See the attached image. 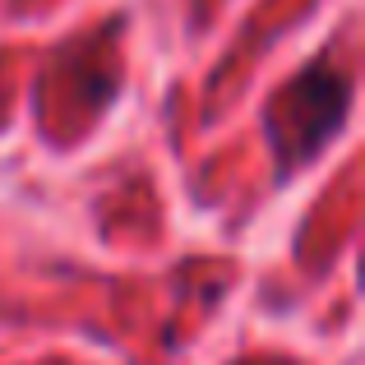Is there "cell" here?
Masks as SVG:
<instances>
[{
  "mask_svg": "<svg viewBox=\"0 0 365 365\" xmlns=\"http://www.w3.org/2000/svg\"><path fill=\"white\" fill-rule=\"evenodd\" d=\"M351 111V79L333 61H314L301 70L268 107V139L277 153V171L292 176L305 162H314Z\"/></svg>",
  "mask_w": 365,
  "mask_h": 365,
  "instance_id": "obj_1",
  "label": "cell"
}]
</instances>
